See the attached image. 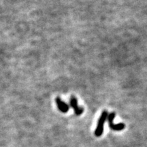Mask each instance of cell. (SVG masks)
I'll return each instance as SVG.
<instances>
[{
  "label": "cell",
  "instance_id": "1",
  "mask_svg": "<svg viewBox=\"0 0 147 147\" xmlns=\"http://www.w3.org/2000/svg\"><path fill=\"white\" fill-rule=\"evenodd\" d=\"M108 113L107 110H104L102 112V115H101L100 117L98 119V122H97V125L95 129V135L97 137H100L102 135L103 132H104V123H105L106 119L108 118Z\"/></svg>",
  "mask_w": 147,
  "mask_h": 147
},
{
  "label": "cell",
  "instance_id": "2",
  "mask_svg": "<svg viewBox=\"0 0 147 147\" xmlns=\"http://www.w3.org/2000/svg\"><path fill=\"white\" fill-rule=\"evenodd\" d=\"M116 114L115 113H111L108 114V124H109V127L111 129L114 130V131H121V130L124 129L125 127V125L123 123H121L115 124L114 123L113 121L115 118Z\"/></svg>",
  "mask_w": 147,
  "mask_h": 147
},
{
  "label": "cell",
  "instance_id": "4",
  "mask_svg": "<svg viewBox=\"0 0 147 147\" xmlns=\"http://www.w3.org/2000/svg\"><path fill=\"white\" fill-rule=\"evenodd\" d=\"M55 102H56L58 109L59 110L61 113H66L68 112V110L69 109V106L67 105L65 102H64L63 100H61L60 97H57L56 100H55Z\"/></svg>",
  "mask_w": 147,
  "mask_h": 147
},
{
  "label": "cell",
  "instance_id": "3",
  "mask_svg": "<svg viewBox=\"0 0 147 147\" xmlns=\"http://www.w3.org/2000/svg\"><path fill=\"white\" fill-rule=\"evenodd\" d=\"M69 102H70V106L71 108L74 109V113L76 114L77 116L81 115L84 112V109L82 107H80L78 105V100L76 98V97H74V95L71 96L70 100H69Z\"/></svg>",
  "mask_w": 147,
  "mask_h": 147
}]
</instances>
